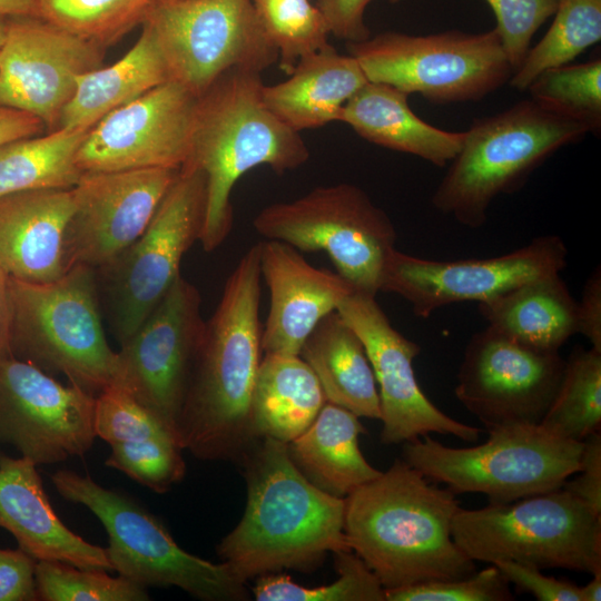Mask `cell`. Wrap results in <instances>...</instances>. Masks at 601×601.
Returning a JSON list of instances; mask_svg holds the SVG:
<instances>
[{
    "mask_svg": "<svg viewBox=\"0 0 601 601\" xmlns=\"http://www.w3.org/2000/svg\"><path fill=\"white\" fill-rule=\"evenodd\" d=\"M9 285L14 357L95 396L116 383L118 352L102 327L93 268L75 265L52 282Z\"/></svg>",
    "mask_w": 601,
    "mask_h": 601,
    "instance_id": "cell-6",
    "label": "cell"
},
{
    "mask_svg": "<svg viewBox=\"0 0 601 601\" xmlns=\"http://www.w3.org/2000/svg\"><path fill=\"white\" fill-rule=\"evenodd\" d=\"M198 98L169 80L91 127L76 157L85 171L178 168L187 161Z\"/></svg>",
    "mask_w": 601,
    "mask_h": 601,
    "instance_id": "cell-20",
    "label": "cell"
},
{
    "mask_svg": "<svg viewBox=\"0 0 601 601\" xmlns=\"http://www.w3.org/2000/svg\"><path fill=\"white\" fill-rule=\"evenodd\" d=\"M316 375L328 403L358 417L380 420V397L365 346L337 311L326 315L298 354Z\"/></svg>",
    "mask_w": 601,
    "mask_h": 601,
    "instance_id": "cell-29",
    "label": "cell"
},
{
    "mask_svg": "<svg viewBox=\"0 0 601 601\" xmlns=\"http://www.w3.org/2000/svg\"><path fill=\"white\" fill-rule=\"evenodd\" d=\"M545 36L530 49L509 83L525 90L544 70L568 65L601 39V0H559Z\"/></svg>",
    "mask_w": 601,
    "mask_h": 601,
    "instance_id": "cell-34",
    "label": "cell"
},
{
    "mask_svg": "<svg viewBox=\"0 0 601 601\" xmlns=\"http://www.w3.org/2000/svg\"><path fill=\"white\" fill-rule=\"evenodd\" d=\"M452 538L474 562L601 571V516L562 487L508 504L460 508Z\"/></svg>",
    "mask_w": 601,
    "mask_h": 601,
    "instance_id": "cell-8",
    "label": "cell"
},
{
    "mask_svg": "<svg viewBox=\"0 0 601 601\" xmlns=\"http://www.w3.org/2000/svg\"><path fill=\"white\" fill-rule=\"evenodd\" d=\"M579 476L566 480L562 486L572 496L601 516V433L583 441Z\"/></svg>",
    "mask_w": 601,
    "mask_h": 601,
    "instance_id": "cell-46",
    "label": "cell"
},
{
    "mask_svg": "<svg viewBox=\"0 0 601 601\" xmlns=\"http://www.w3.org/2000/svg\"><path fill=\"white\" fill-rule=\"evenodd\" d=\"M540 106L584 124L590 132L601 129V59L563 65L541 72L528 87Z\"/></svg>",
    "mask_w": 601,
    "mask_h": 601,
    "instance_id": "cell-38",
    "label": "cell"
},
{
    "mask_svg": "<svg viewBox=\"0 0 601 601\" xmlns=\"http://www.w3.org/2000/svg\"><path fill=\"white\" fill-rule=\"evenodd\" d=\"M206 213V177L180 169L142 235L109 267L112 322L120 344L144 323L180 274L199 242Z\"/></svg>",
    "mask_w": 601,
    "mask_h": 601,
    "instance_id": "cell-13",
    "label": "cell"
},
{
    "mask_svg": "<svg viewBox=\"0 0 601 601\" xmlns=\"http://www.w3.org/2000/svg\"><path fill=\"white\" fill-rule=\"evenodd\" d=\"M260 72L230 69L198 98L190 152L180 169L206 177V213L199 242L205 252L218 248L233 227L230 195L248 170L268 166L276 174L309 159L299 136L265 105Z\"/></svg>",
    "mask_w": 601,
    "mask_h": 601,
    "instance_id": "cell-4",
    "label": "cell"
},
{
    "mask_svg": "<svg viewBox=\"0 0 601 601\" xmlns=\"http://www.w3.org/2000/svg\"><path fill=\"white\" fill-rule=\"evenodd\" d=\"M10 277L0 268V361L11 357Z\"/></svg>",
    "mask_w": 601,
    "mask_h": 601,
    "instance_id": "cell-50",
    "label": "cell"
},
{
    "mask_svg": "<svg viewBox=\"0 0 601 601\" xmlns=\"http://www.w3.org/2000/svg\"><path fill=\"white\" fill-rule=\"evenodd\" d=\"M179 173L178 168L82 173L72 188L66 269L109 267L142 235Z\"/></svg>",
    "mask_w": 601,
    "mask_h": 601,
    "instance_id": "cell-18",
    "label": "cell"
},
{
    "mask_svg": "<svg viewBox=\"0 0 601 601\" xmlns=\"http://www.w3.org/2000/svg\"><path fill=\"white\" fill-rule=\"evenodd\" d=\"M259 23L287 76L298 60L328 46V26L309 0H253Z\"/></svg>",
    "mask_w": 601,
    "mask_h": 601,
    "instance_id": "cell-37",
    "label": "cell"
},
{
    "mask_svg": "<svg viewBox=\"0 0 601 601\" xmlns=\"http://www.w3.org/2000/svg\"><path fill=\"white\" fill-rule=\"evenodd\" d=\"M141 24L150 29L170 80L196 97L230 69L262 72L278 60L253 0H156Z\"/></svg>",
    "mask_w": 601,
    "mask_h": 601,
    "instance_id": "cell-12",
    "label": "cell"
},
{
    "mask_svg": "<svg viewBox=\"0 0 601 601\" xmlns=\"http://www.w3.org/2000/svg\"><path fill=\"white\" fill-rule=\"evenodd\" d=\"M156 0H36V18L105 48L142 23Z\"/></svg>",
    "mask_w": 601,
    "mask_h": 601,
    "instance_id": "cell-35",
    "label": "cell"
},
{
    "mask_svg": "<svg viewBox=\"0 0 601 601\" xmlns=\"http://www.w3.org/2000/svg\"><path fill=\"white\" fill-rule=\"evenodd\" d=\"M260 275L269 290L264 354L298 355L316 325L355 293L338 273L312 266L293 246L259 243Z\"/></svg>",
    "mask_w": 601,
    "mask_h": 601,
    "instance_id": "cell-22",
    "label": "cell"
},
{
    "mask_svg": "<svg viewBox=\"0 0 601 601\" xmlns=\"http://www.w3.org/2000/svg\"><path fill=\"white\" fill-rule=\"evenodd\" d=\"M0 16L36 17V0H0Z\"/></svg>",
    "mask_w": 601,
    "mask_h": 601,
    "instance_id": "cell-51",
    "label": "cell"
},
{
    "mask_svg": "<svg viewBox=\"0 0 601 601\" xmlns=\"http://www.w3.org/2000/svg\"><path fill=\"white\" fill-rule=\"evenodd\" d=\"M407 98L392 86L367 81L345 104L339 121L372 144L444 167L461 150L465 131H447L425 122L413 112Z\"/></svg>",
    "mask_w": 601,
    "mask_h": 601,
    "instance_id": "cell-26",
    "label": "cell"
},
{
    "mask_svg": "<svg viewBox=\"0 0 601 601\" xmlns=\"http://www.w3.org/2000/svg\"><path fill=\"white\" fill-rule=\"evenodd\" d=\"M95 433L109 445L173 433L128 392L110 385L96 395Z\"/></svg>",
    "mask_w": 601,
    "mask_h": 601,
    "instance_id": "cell-41",
    "label": "cell"
},
{
    "mask_svg": "<svg viewBox=\"0 0 601 601\" xmlns=\"http://www.w3.org/2000/svg\"><path fill=\"white\" fill-rule=\"evenodd\" d=\"M7 20H8L7 17L0 16V47H1L2 41H3L6 27H7Z\"/></svg>",
    "mask_w": 601,
    "mask_h": 601,
    "instance_id": "cell-53",
    "label": "cell"
},
{
    "mask_svg": "<svg viewBox=\"0 0 601 601\" xmlns=\"http://www.w3.org/2000/svg\"><path fill=\"white\" fill-rule=\"evenodd\" d=\"M96 396L14 356L0 361V444L36 465L82 456L96 436Z\"/></svg>",
    "mask_w": 601,
    "mask_h": 601,
    "instance_id": "cell-16",
    "label": "cell"
},
{
    "mask_svg": "<svg viewBox=\"0 0 601 601\" xmlns=\"http://www.w3.org/2000/svg\"><path fill=\"white\" fill-rule=\"evenodd\" d=\"M169 80L159 47L150 29L142 24L139 39L124 57L78 78L58 128L90 129L111 111Z\"/></svg>",
    "mask_w": 601,
    "mask_h": 601,
    "instance_id": "cell-31",
    "label": "cell"
},
{
    "mask_svg": "<svg viewBox=\"0 0 601 601\" xmlns=\"http://www.w3.org/2000/svg\"><path fill=\"white\" fill-rule=\"evenodd\" d=\"M102 48L36 17H9L0 47V106L59 127L78 78L102 62Z\"/></svg>",
    "mask_w": 601,
    "mask_h": 601,
    "instance_id": "cell-21",
    "label": "cell"
},
{
    "mask_svg": "<svg viewBox=\"0 0 601 601\" xmlns=\"http://www.w3.org/2000/svg\"><path fill=\"white\" fill-rule=\"evenodd\" d=\"M324 391L299 355L264 354L252 396L254 440L288 444L299 436L326 404Z\"/></svg>",
    "mask_w": 601,
    "mask_h": 601,
    "instance_id": "cell-30",
    "label": "cell"
},
{
    "mask_svg": "<svg viewBox=\"0 0 601 601\" xmlns=\"http://www.w3.org/2000/svg\"><path fill=\"white\" fill-rule=\"evenodd\" d=\"M259 243L228 276L191 362L176 433L201 460L238 462L255 442L250 405L262 361Z\"/></svg>",
    "mask_w": 601,
    "mask_h": 601,
    "instance_id": "cell-1",
    "label": "cell"
},
{
    "mask_svg": "<svg viewBox=\"0 0 601 601\" xmlns=\"http://www.w3.org/2000/svg\"><path fill=\"white\" fill-rule=\"evenodd\" d=\"M38 599L43 601H147L146 588L104 570L59 561H37Z\"/></svg>",
    "mask_w": 601,
    "mask_h": 601,
    "instance_id": "cell-39",
    "label": "cell"
},
{
    "mask_svg": "<svg viewBox=\"0 0 601 601\" xmlns=\"http://www.w3.org/2000/svg\"><path fill=\"white\" fill-rule=\"evenodd\" d=\"M364 432L357 415L326 402L312 424L287 444L288 454L313 485L345 499L382 473L359 450L358 436Z\"/></svg>",
    "mask_w": 601,
    "mask_h": 601,
    "instance_id": "cell-28",
    "label": "cell"
},
{
    "mask_svg": "<svg viewBox=\"0 0 601 601\" xmlns=\"http://www.w3.org/2000/svg\"><path fill=\"white\" fill-rule=\"evenodd\" d=\"M238 463L247 485L245 511L217 546L238 580L246 583L284 569L311 571L326 553L351 550L345 499L313 485L293 463L286 443L256 440Z\"/></svg>",
    "mask_w": 601,
    "mask_h": 601,
    "instance_id": "cell-2",
    "label": "cell"
},
{
    "mask_svg": "<svg viewBox=\"0 0 601 601\" xmlns=\"http://www.w3.org/2000/svg\"><path fill=\"white\" fill-rule=\"evenodd\" d=\"M371 0H317L329 33L346 40L359 42L370 38L364 14Z\"/></svg>",
    "mask_w": 601,
    "mask_h": 601,
    "instance_id": "cell-47",
    "label": "cell"
},
{
    "mask_svg": "<svg viewBox=\"0 0 601 601\" xmlns=\"http://www.w3.org/2000/svg\"><path fill=\"white\" fill-rule=\"evenodd\" d=\"M30 460L0 453V528L37 561L114 571L106 548L69 530L55 513Z\"/></svg>",
    "mask_w": 601,
    "mask_h": 601,
    "instance_id": "cell-23",
    "label": "cell"
},
{
    "mask_svg": "<svg viewBox=\"0 0 601 601\" xmlns=\"http://www.w3.org/2000/svg\"><path fill=\"white\" fill-rule=\"evenodd\" d=\"M593 578L584 587H580L582 601H600L601 600V571L592 574Z\"/></svg>",
    "mask_w": 601,
    "mask_h": 601,
    "instance_id": "cell-52",
    "label": "cell"
},
{
    "mask_svg": "<svg viewBox=\"0 0 601 601\" xmlns=\"http://www.w3.org/2000/svg\"><path fill=\"white\" fill-rule=\"evenodd\" d=\"M338 578L331 584L307 588L283 573L257 578L253 593L258 601H385V588L352 550L333 553Z\"/></svg>",
    "mask_w": 601,
    "mask_h": 601,
    "instance_id": "cell-36",
    "label": "cell"
},
{
    "mask_svg": "<svg viewBox=\"0 0 601 601\" xmlns=\"http://www.w3.org/2000/svg\"><path fill=\"white\" fill-rule=\"evenodd\" d=\"M493 564L509 583L533 594L539 601H582L579 585L545 575L541 569L514 561H497Z\"/></svg>",
    "mask_w": 601,
    "mask_h": 601,
    "instance_id": "cell-44",
    "label": "cell"
},
{
    "mask_svg": "<svg viewBox=\"0 0 601 601\" xmlns=\"http://www.w3.org/2000/svg\"><path fill=\"white\" fill-rule=\"evenodd\" d=\"M578 442L601 430V352L575 346L565 359L556 394L539 424Z\"/></svg>",
    "mask_w": 601,
    "mask_h": 601,
    "instance_id": "cell-33",
    "label": "cell"
},
{
    "mask_svg": "<svg viewBox=\"0 0 601 601\" xmlns=\"http://www.w3.org/2000/svg\"><path fill=\"white\" fill-rule=\"evenodd\" d=\"M568 249L559 236H540L511 253L441 262L393 249L385 263L380 292L406 299L414 314L430 317L461 302H484L528 280L561 273Z\"/></svg>",
    "mask_w": 601,
    "mask_h": 601,
    "instance_id": "cell-14",
    "label": "cell"
},
{
    "mask_svg": "<svg viewBox=\"0 0 601 601\" xmlns=\"http://www.w3.org/2000/svg\"><path fill=\"white\" fill-rule=\"evenodd\" d=\"M201 297L181 275L118 352L116 383L176 433L204 328ZM178 439V437H177Z\"/></svg>",
    "mask_w": 601,
    "mask_h": 601,
    "instance_id": "cell-15",
    "label": "cell"
},
{
    "mask_svg": "<svg viewBox=\"0 0 601 601\" xmlns=\"http://www.w3.org/2000/svg\"><path fill=\"white\" fill-rule=\"evenodd\" d=\"M109 446L107 466L124 472L157 493L169 491L186 474L184 449L173 433Z\"/></svg>",
    "mask_w": 601,
    "mask_h": 601,
    "instance_id": "cell-40",
    "label": "cell"
},
{
    "mask_svg": "<svg viewBox=\"0 0 601 601\" xmlns=\"http://www.w3.org/2000/svg\"><path fill=\"white\" fill-rule=\"evenodd\" d=\"M486 1L495 14V30L515 71L530 50L534 33L554 14L559 0Z\"/></svg>",
    "mask_w": 601,
    "mask_h": 601,
    "instance_id": "cell-43",
    "label": "cell"
},
{
    "mask_svg": "<svg viewBox=\"0 0 601 601\" xmlns=\"http://www.w3.org/2000/svg\"><path fill=\"white\" fill-rule=\"evenodd\" d=\"M561 273L548 274L479 303L487 328L540 352H559L577 333V300Z\"/></svg>",
    "mask_w": 601,
    "mask_h": 601,
    "instance_id": "cell-27",
    "label": "cell"
},
{
    "mask_svg": "<svg viewBox=\"0 0 601 601\" xmlns=\"http://www.w3.org/2000/svg\"><path fill=\"white\" fill-rule=\"evenodd\" d=\"M75 206L73 189H31L0 197V268L30 283L62 276L65 234Z\"/></svg>",
    "mask_w": 601,
    "mask_h": 601,
    "instance_id": "cell-24",
    "label": "cell"
},
{
    "mask_svg": "<svg viewBox=\"0 0 601 601\" xmlns=\"http://www.w3.org/2000/svg\"><path fill=\"white\" fill-rule=\"evenodd\" d=\"M487 432L484 443L470 447H450L427 434L403 443L401 459L455 495L482 493L493 505L559 490L580 470L583 442L539 424Z\"/></svg>",
    "mask_w": 601,
    "mask_h": 601,
    "instance_id": "cell-7",
    "label": "cell"
},
{
    "mask_svg": "<svg viewBox=\"0 0 601 601\" xmlns=\"http://www.w3.org/2000/svg\"><path fill=\"white\" fill-rule=\"evenodd\" d=\"M577 333L601 352V270L600 266L588 278L580 302H577Z\"/></svg>",
    "mask_w": 601,
    "mask_h": 601,
    "instance_id": "cell-48",
    "label": "cell"
},
{
    "mask_svg": "<svg viewBox=\"0 0 601 601\" xmlns=\"http://www.w3.org/2000/svg\"><path fill=\"white\" fill-rule=\"evenodd\" d=\"M588 132L584 124L532 99L474 119L432 204L460 224L477 228L496 197L518 190L549 157Z\"/></svg>",
    "mask_w": 601,
    "mask_h": 601,
    "instance_id": "cell-5",
    "label": "cell"
},
{
    "mask_svg": "<svg viewBox=\"0 0 601 601\" xmlns=\"http://www.w3.org/2000/svg\"><path fill=\"white\" fill-rule=\"evenodd\" d=\"M390 1L393 2V3H395V2H397V1H400V0H390Z\"/></svg>",
    "mask_w": 601,
    "mask_h": 601,
    "instance_id": "cell-54",
    "label": "cell"
},
{
    "mask_svg": "<svg viewBox=\"0 0 601 601\" xmlns=\"http://www.w3.org/2000/svg\"><path fill=\"white\" fill-rule=\"evenodd\" d=\"M46 128L35 116L0 106V146L22 138L38 136Z\"/></svg>",
    "mask_w": 601,
    "mask_h": 601,
    "instance_id": "cell-49",
    "label": "cell"
},
{
    "mask_svg": "<svg viewBox=\"0 0 601 601\" xmlns=\"http://www.w3.org/2000/svg\"><path fill=\"white\" fill-rule=\"evenodd\" d=\"M362 339L380 397L381 442L403 444L437 433L474 443L480 428L443 413L423 393L413 370L420 345L393 327L375 296L353 293L336 309Z\"/></svg>",
    "mask_w": 601,
    "mask_h": 601,
    "instance_id": "cell-19",
    "label": "cell"
},
{
    "mask_svg": "<svg viewBox=\"0 0 601 601\" xmlns=\"http://www.w3.org/2000/svg\"><path fill=\"white\" fill-rule=\"evenodd\" d=\"M565 359L540 352L490 328L469 341L454 394L486 430L515 424L538 425L562 381Z\"/></svg>",
    "mask_w": 601,
    "mask_h": 601,
    "instance_id": "cell-17",
    "label": "cell"
},
{
    "mask_svg": "<svg viewBox=\"0 0 601 601\" xmlns=\"http://www.w3.org/2000/svg\"><path fill=\"white\" fill-rule=\"evenodd\" d=\"M265 239L288 244L299 252H324L336 273L356 293L376 296L395 227L359 187L341 183L321 186L304 196L263 208L254 218Z\"/></svg>",
    "mask_w": 601,
    "mask_h": 601,
    "instance_id": "cell-11",
    "label": "cell"
},
{
    "mask_svg": "<svg viewBox=\"0 0 601 601\" xmlns=\"http://www.w3.org/2000/svg\"><path fill=\"white\" fill-rule=\"evenodd\" d=\"M67 501L89 509L104 525L108 559L120 577L144 588H179L204 601L248 599L246 583L224 563L188 553L164 524L129 496L104 487L88 475L59 470L51 475Z\"/></svg>",
    "mask_w": 601,
    "mask_h": 601,
    "instance_id": "cell-9",
    "label": "cell"
},
{
    "mask_svg": "<svg viewBox=\"0 0 601 601\" xmlns=\"http://www.w3.org/2000/svg\"><path fill=\"white\" fill-rule=\"evenodd\" d=\"M347 50L372 82L434 104L476 101L506 83L514 69L495 30L428 36L387 31Z\"/></svg>",
    "mask_w": 601,
    "mask_h": 601,
    "instance_id": "cell-10",
    "label": "cell"
},
{
    "mask_svg": "<svg viewBox=\"0 0 601 601\" xmlns=\"http://www.w3.org/2000/svg\"><path fill=\"white\" fill-rule=\"evenodd\" d=\"M289 77L263 86L267 108L299 132L339 121L349 98L368 80L357 60L328 45L298 60Z\"/></svg>",
    "mask_w": 601,
    "mask_h": 601,
    "instance_id": "cell-25",
    "label": "cell"
},
{
    "mask_svg": "<svg viewBox=\"0 0 601 601\" xmlns=\"http://www.w3.org/2000/svg\"><path fill=\"white\" fill-rule=\"evenodd\" d=\"M37 560L21 549H0V601H35Z\"/></svg>",
    "mask_w": 601,
    "mask_h": 601,
    "instance_id": "cell-45",
    "label": "cell"
},
{
    "mask_svg": "<svg viewBox=\"0 0 601 601\" xmlns=\"http://www.w3.org/2000/svg\"><path fill=\"white\" fill-rule=\"evenodd\" d=\"M455 496L397 459L345 497L349 548L385 589L469 577L475 562L452 538Z\"/></svg>",
    "mask_w": 601,
    "mask_h": 601,
    "instance_id": "cell-3",
    "label": "cell"
},
{
    "mask_svg": "<svg viewBox=\"0 0 601 601\" xmlns=\"http://www.w3.org/2000/svg\"><path fill=\"white\" fill-rule=\"evenodd\" d=\"M496 565L451 580L385 589V601H510L514 597Z\"/></svg>",
    "mask_w": 601,
    "mask_h": 601,
    "instance_id": "cell-42",
    "label": "cell"
},
{
    "mask_svg": "<svg viewBox=\"0 0 601 601\" xmlns=\"http://www.w3.org/2000/svg\"><path fill=\"white\" fill-rule=\"evenodd\" d=\"M88 130L57 128L46 136L0 146V197L31 189L73 188L82 175L76 157Z\"/></svg>",
    "mask_w": 601,
    "mask_h": 601,
    "instance_id": "cell-32",
    "label": "cell"
}]
</instances>
